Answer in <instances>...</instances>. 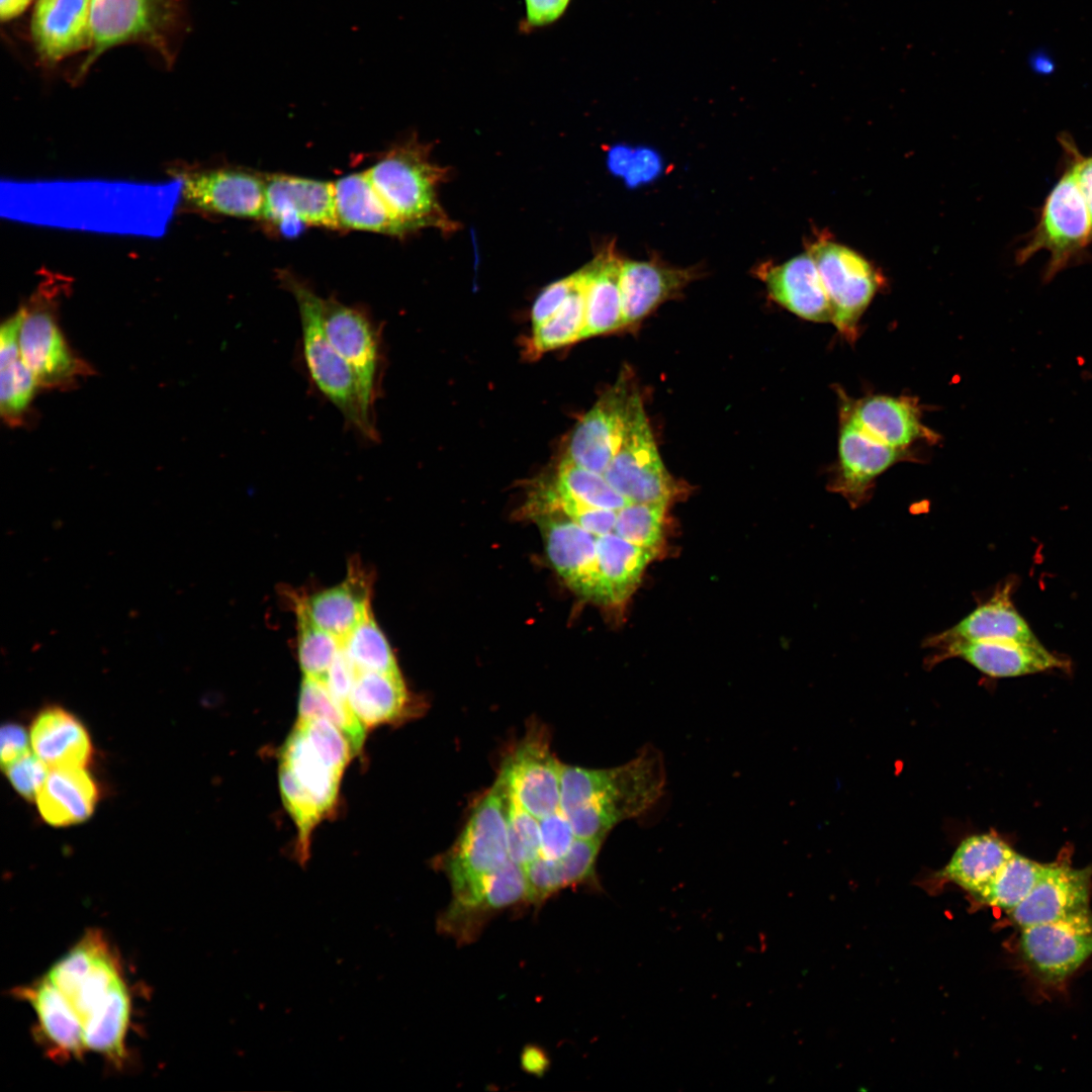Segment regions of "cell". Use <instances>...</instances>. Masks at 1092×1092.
Returning a JSON list of instances; mask_svg holds the SVG:
<instances>
[{"mask_svg": "<svg viewBox=\"0 0 1092 1092\" xmlns=\"http://www.w3.org/2000/svg\"><path fill=\"white\" fill-rule=\"evenodd\" d=\"M665 783L662 753L650 744L631 760L611 768L563 764L560 810L566 814L588 804L603 827L612 830L652 808L662 797Z\"/></svg>", "mask_w": 1092, "mask_h": 1092, "instance_id": "1", "label": "cell"}, {"mask_svg": "<svg viewBox=\"0 0 1092 1092\" xmlns=\"http://www.w3.org/2000/svg\"><path fill=\"white\" fill-rule=\"evenodd\" d=\"M280 283L293 296L300 320L301 354L308 379L342 415L348 429L365 440L379 441L375 418L362 402L353 371L330 342L321 316V296L289 272L279 274Z\"/></svg>", "mask_w": 1092, "mask_h": 1092, "instance_id": "2", "label": "cell"}, {"mask_svg": "<svg viewBox=\"0 0 1092 1092\" xmlns=\"http://www.w3.org/2000/svg\"><path fill=\"white\" fill-rule=\"evenodd\" d=\"M430 146L416 138L396 145L365 170L374 188L408 231L433 226L450 233L457 224L438 200L448 170L431 161Z\"/></svg>", "mask_w": 1092, "mask_h": 1092, "instance_id": "3", "label": "cell"}, {"mask_svg": "<svg viewBox=\"0 0 1092 1092\" xmlns=\"http://www.w3.org/2000/svg\"><path fill=\"white\" fill-rule=\"evenodd\" d=\"M508 790L497 778L475 803L453 845L435 858L452 889V899L474 894L483 881L509 860L507 834Z\"/></svg>", "mask_w": 1092, "mask_h": 1092, "instance_id": "4", "label": "cell"}, {"mask_svg": "<svg viewBox=\"0 0 1092 1092\" xmlns=\"http://www.w3.org/2000/svg\"><path fill=\"white\" fill-rule=\"evenodd\" d=\"M1061 177L1048 194L1035 226L1017 251L1016 261L1022 264L1043 250L1050 259L1041 274L1048 284L1065 269L1083 263L1092 243V223L1083 194L1072 167L1064 159Z\"/></svg>", "mask_w": 1092, "mask_h": 1092, "instance_id": "5", "label": "cell"}, {"mask_svg": "<svg viewBox=\"0 0 1092 1092\" xmlns=\"http://www.w3.org/2000/svg\"><path fill=\"white\" fill-rule=\"evenodd\" d=\"M58 288L47 282V287L41 284L18 309L21 359L38 387L47 389L72 388L80 378L93 372L65 338L58 322Z\"/></svg>", "mask_w": 1092, "mask_h": 1092, "instance_id": "6", "label": "cell"}, {"mask_svg": "<svg viewBox=\"0 0 1092 1092\" xmlns=\"http://www.w3.org/2000/svg\"><path fill=\"white\" fill-rule=\"evenodd\" d=\"M320 306L325 332L353 371L363 405L374 417L386 366L380 324L364 307L334 297L321 296Z\"/></svg>", "mask_w": 1092, "mask_h": 1092, "instance_id": "7", "label": "cell"}, {"mask_svg": "<svg viewBox=\"0 0 1092 1092\" xmlns=\"http://www.w3.org/2000/svg\"><path fill=\"white\" fill-rule=\"evenodd\" d=\"M826 290L832 323L847 339L854 340L857 323L881 283L873 265L857 252L821 238L808 247Z\"/></svg>", "mask_w": 1092, "mask_h": 1092, "instance_id": "8", "label": "cell"}, {"mask_svg": "<svg viewBox=\"0 0 1092 1092\" xmlns=\"http://www.w3.org/2000/svg\"><path fill=\"white\" fill-rule=\"evenodd\" d=\"M1021 957L1035 979L1060 987L1092 954V912L1020 928Z\"/></svg>", "mask_w": 1092, "mask_h": 1092, "instance_id": "9", "label": "cell"}, {"mask_svg": "<svg viewBox=\"0 0 1092 1092\" xmlns=\"http://www.w3.org/2000/svg\"><path fill=\"white\" fill-rule=\"evenodd\" d=\"M604 476L630 503L666 505L673 494L672 479L660 458L641 398Z\"/></svg>", "mask_w": 1092, "mask_h": 1092, "instance_id": "10", "label": "cell"}, {"mask_svg": "<svg viewBox=\"0 0 1092 1092\" xmlns=\"http://www.w3.org/2000/svg\"><path fill=\"white\" fill-rule=\"evenodd\" d=\"M562 765L551 751L547 729L533 725L504 759L498 778L518 803L542 819L560 809Z\"/></svg>", "mask_w": 1092, "mask_h": 1092, "instance_id": "11", "label": "cell"}, {"mask_svg": "<svg viewBox=\"0 0 1092 1092\" xmlns=\"http://www.w3.org/2000/svg\"><path fill=\"white\" fill-rule=\"evenodd\" d=\"M631 378L622 373L576 426L566 457L603 474L619 451L638 400Z\"/></svg>", "mask_w": 1092, "mask_h": 1092, "instance_id": "12", "label": "cell"}, {"mask_svg": "<svg viewBox=\"0 0 1092 1092\" xmlns=\"http://www.w3.org/2000/svg\"><path fill=\"white\" fill-rule=\"evenodd\" d=\"M519 905H530L529 886L524 867L510 859L488 876L475 894L452 899L437 917V931L458 944H469L495 915Z\"/></svg>", "mask_w": 1092, "mask_h": 1092, "instance_id": "13", "label": "cell"}, {"mask_svg": "<svg viewBox=\"0 0 1092 1092\" xmlns=\"http://www.w3.org/2000/svg\"><path fill=\"white\" fill-rule=\"evenodd\" d=\"M906 455L905 450L874 439L842 413L838 463L828 487L852 509L859 508L871 497L877 477Z\"/></svg>", "mask_w": 1092, "mask_h": 1092, "instance_id": "14", "label": "cell"}, {"mask_svg": "<svg viewBox=\"0 0 1092 1092\" xmlns=\"http://www.w3.org/2000/svg\"><path fill=\"white\" fill-rule=\"evenodd\" d=\"M180 195L192 207L241 218H262L265 177L237 169L186 172L179 178Z\"/></svg>", "mask_w": 1092, "mask_h": 1092, "instance_id": "15", "label": "cell"}, {"mask_svg": "<svg viewBox=\"0 0 1092 1092\" xmlns=\"http://www.w3.org/2000/svg\"><path fill=\"white\" fill-rule=\"evenodd\" d=\"M1092 869L1067 858L1048 863L1030 893L1009 911L1019 928L1059 920L1089 908Z\"/></svg>", "mask_w": 1092, "mask_h": 1092, "instance_id": "16", "label": "cell"}, {"mask_svg": "<svg viewBox=\"0 0 1092 1092\" xmlns=\"http://www.w3.org/2000/svg\"><path fill=\"white\" fill-rule=\"evenodd\" d=\"M262 218L277 224L299 221L339 229L334 182L285 174L266 176Z\"/></svg>", "mask_w": 1092, "mask_h": 1092, "instance_id": "17", "label": "cell"}, {"mask_svg": "<svg viewBox=\"0 0 1092 1092\" xmlns=\"http://www.w3.org/2000/svg\"><path fill=\"white\" fill-rule=\"evenodd\" d=\"M178 0H91L90 32L99 53L111 46L152 38L170 24Z\"/></svg>", "mask_w": 1092, "mask_h": 1092, "instance_id": "18", "label": "cell"}, {"mask_svg": "<svg viewBox=\"0 0 1092 1092\" xmlns=\"http://www.w3.org/2000/svg\"><path fill=\"white\" fill-rule=\"evenodd\" d=\"M1011 593L1012 584L1006 582L956 625L925 638L922 646L934 652L965 641L1038 643L1027 622L1015 609Z\"/></svg>", "mask_w": 1092, "mask_h": 1092, "instance_id": "19", "label": "cell"}, {"mask_svg": "<svg viewBox=\"0 0 1092 1092\" xmlns=\"http://www.w3.org/2000/svg\"><path fill=\"white\" fill-rule=\"evenodd\" d=\"M956 657L992 677H1013L1062 668L1066 663L1040 642L965 641L932 652L929 665Z\"/></svg>", "mask_w": 1092, "mask_h": 1092, "instance_id": "20", "label": "cell"}, {"mask_svg": "<svg viewBox=\"0 0 1092 1092\" xmlns=\"http://www.w3.org/2000/svg\"><path fill=\"white\" fill-rule=\"evenodd\" d=\"M756 275L765 284L770 297L791 312L815 323H832L826 290L808 252L782 264H761Z\"/></svg>", "mask_w": 1092, "mask_h": 1092, "instance_id": "21", "label": "cell"}, {"mask_svg": "<svg viewBox=\"0 0 1092 1092\" xmlns=\"http://www.w3.org/2000/svg\"><path fill=\"white\" fill-rule=\"evenodd\" d=\"M698 275L694 267H673L658 259H623L620 274L623 327L641 322L661 303L678 295Z\"/></svg>", "mask_w": 1092, "mask_h": 1092, "instance_id": "22", "label": "cell"}, {"mask_svg": "<svg viewBox=\"0 0 1092 1092\" xmlns=\"http://www.w3.org/2000/svg\"><path fill=\"white\" fill-rule=\"evenodd\" d=\"M603 838H575L569 850L559 858L538 856L525 869L529 902L536 908L559 891L576 886L601 890L596 866Z\"/></svg>", "mask_w": 1092, "mask_h": 1092, "instance_id": "23", "label": "cell"}, {"mask_svg": "<svg viewBox=\"0 0 1092 1092\" xmlns=\"http://www.w3.org/2000/svg\"><path fill=\"white\" fill-rule=\"evenodd\" d=\"M842 413L874 439L905 450L918 439L933 435L921 423L914 398L875 395L846 404Z\"/></svg>", "mask_w": 1092, "mask_h": 1092, "instance_id": "24", "label": "cell"}, {"mask_svg": "<svg viewBox=\"0 0 1092 1092\" xmlns=\"http://www.w3.org/2000/svg\"><path fill=\"white\" fill-rule=\"evenodd\" d=\"M371 580L358 565H351L347 578L332 588L318 592L296 603L310 620L341 642L369 614Z\"/></svg>", "mask_w": 1092, "mask_h": 1092, "instance_id": "25", "label": "cell"}, {"mask_svg": "<svg viewBox=\"0 0 1092 1092\" xmlns=\"http://www.w3.org/2000/svg\"><path fill=\"white\" fill-rule=\"evenodd\" d=\"M543 528L546 550L557 572L574 590L597 600V537L570 519L547 520Z\"/></svg>", "mask_w": 1092, "mask_h": 1092, "instance_id": "26", "label": "cell"}, {"mask_svg": "<svg viewBox=\"0 0 1092 1092\" xmlns=\"http://www.w3.org/2000/svg\"><path fill=\"white\" fill-rule=\"evenodd\" d=\"M30 743L34 753L51 768L83 767L93 754L85 726L59 706L47 707L34 717Z\"/></svg>", "mask_w": 1092, "mask_h": 1092, "instance_id": "27", "label": "cell"}, {"mask_svg": "<svg viewBox=\"0 0 1092 1092\" xmlns=\"http://www.w3.org/2000/svg\"><path fill=\"white\" fill-rule=\"evenodd\" d=\"M623 258L611 244L582 268L585 325L580 340L623 328L620 274Z\"/></svg>", "mask_w": 1092, "mask_h": 1092, "instance_id": "28", "label": "cell"}, {"mask_svg": "<svg viewBox=\"0 0 1092 1092\" xmlns=\"http://www.w3.org/2000/svg\"><path fill=\"white\" fill-rule=\"evenodd\" d=\"M91 0H39L32 18V34L40 53L58 60L91 41Z\"/></svg>", "mask_w": 1092, "mask_h": 1092, "instance_id": "29", "label": "cell"}, {"mask_svg": "<svg viewBox=\"0 0 1092 1092\" xmlns=\"http://www.w3.org/2000/svg\"><path fill=\"white\" fill-rule=\"evenodd\" d=\"M98 798L97 784L83 767L66 766L49 771L35 801L47 823L68 826L90 817Z\"/></svg>", "mask_w": 1092, "mask_h": 1092, "instance_id": "30", "label": "cell"}, {"mask_svg": "<svg viewBox=\"0 0 1092 1092\" xmlns=\"http://www.w3.org/2000/svg\"><path fill=\"white\" fill-rule=\"evenodd\" d=\"M339 228L400 236L405 224L391 211L365 171L334 181Z\"/></svg>", "mask_w": 1092, "mask_h": 1092, "instance_id": "31", "label": "cell"}, {"mask_svg": "<svg viewBox=\"0 0 1092 1092\" xmlns=\"http://www.w3.org/2000/svg\"><path fill=\"white\" fill-rule=\"evenodd\" d=\"M654 554V551L633 544L615 533L597 537V601L604 604L625 601L639 583Z\"/></svg>", "mask_w": 1092, "mask_h": 1092, "instance_id": "32", "label": "cell"}, {"mask_svg": "<svg viewBox=\"0 0 1092 1092\" xmlns=\"http://www.w3.org/2000/svg\"><path fill=\"white\" fill-rule=\"evenodd\" d=\"M349 705L366 728L396 723L412 714L399 671H357Z\"/></svg>", "mask_w": 1092, "mask_h": 1092, "instance_id": "33", "label": "cell"}, {"mask_svg": "<svg viewBox=\"0 0 1092 1092\" xmlns=\"http://www.w3.org/2000/svg\"><path fill=\"white\" fill-rule=\"evenodd\" d=\"M1014 853L994 834L972 835L961 842L939 877L979 896Z\"/></svg>", "mask_w": 1092, "mask_h": 1092, "instance_id": "34", "label": "cell"}, {"mask_svg": "<svg viewBox=\"0 0 1092 1092\" xmlns=\"http://www.w3.org/2000/svg\"><path fill=\"white\" fill-rule=\"evenodd\" d=\"M17 994L35 1010L40 1029L58 1053L79 1057L85 1049L83 1023L70 1001L46 976Z\"/></svg>", "mask_w": 1092, "mask_h": 1092, "instance_id": "35", "label": "cell"}, {"mask_svg": "<svg viewBox=\"0 0 1092 1092\" xmlns=\"http://www.w3.org/2000/svg\"><path fill=\"white\" fill-rule=\"evenodd\" d=\"M279 765L313 797L326 815L331 813L338 801L343 774L321 756L296 724L282 746Z\"/></svg>", "mask_w": 1092, "mask_h": 1092, "instance_id": "36", "label": "cell"}, {"mask_svg": "<svg viewBox=\"0 0 1092 1092\" xmlns=\"http://www.w3.org/2000/svg\"><path fill=\"white\" fill-rule=\"evenodd\" d=\"M128 1019V993L120 980L83 1021L85 1048L119 1061Z\"/></svg>", "mask_w": 1092, "mask_h": 1092, "instance_id": "37", "label": "cell"}, {"mask_svg": "<svg viewBox=\"0 0 1092 1092\" xmlns=\"http://www.w3.org/2000/svg\"><path fill=\"white\" fill-rule=\"evenodd\" d=\"M298 718H320L334 724L346 736L354 754L363 747L366 727L350 705L336 699L323 680L303 677L299 692Z\"/></svg>", "mask_w": 1092, "mask_h": 1092, "instance_id": "38", "label": "cell"}, {"mask_svg": "<svg viewBox=\"0 0 1092 1092\" xmlns=\"http://www.w3.org/2000/svg\"><path fill=\"white\" fill-rule=\"evenodd\" d=\"M584 325V278L582 269H580L575 288L558 310L548 320L534 327L528 348L530 356H539L550 350L579 341Z\"/></svg>", "mask_w": 1092, "mask_h": 1092, "instance_id": "39", "label": "cell"}, {"mask_svg": "<svg viewBox=\"0 0 1092 1092\" xmlns=\"http://www.w3.org/2000/svg\"><path fill=\"white\" fill-rule=\"evenodd\" d=\"M1044 866L1015 852L978 897L1009 912L1030 893Z\"/></svg>", "mask_w": 1092, "mask_h": 1092, "instance_id": "40", "label": "cell"}, {"mask_svg": "<svg viewBox=\"0 0 1092 1092\" xmlns=\"http://www.w3.org/2000/svg\"><path fill=\"white\" fill-rule=\"evenodd\" d=\"M356 671H399L393 653L372 614L341 642Z\"/></svg>", "mask_w": 1092, "mask_h": 1092, "instance_id": "41", "label": "cell"}, {"mask_svg": "<svg viewBox=\"0 0 1092 1092\" xmlns=\"http://www.w3.org/2000/svg\"><path fill=\"white\" fill-rule=\"evenodd\" d=\"M556 487L596 508L617 512L630 504L603 474L580 467L567 457L559 464Z\"/></svg>", "mask_w": 1092, "mask_h": 1092, "instance_id": "42", "label": "cell"}, {"mask_svg": "<svg viewBox=\"0 0 1092 1092\" xmlns=\"http://www.w3.org/2000/svg\"><path fill=\"white\" fill-rule=\"evenodd\" d=\"M99 931H88L83 938L49 971L48 978L72 1003L79 987L97 960L107 951Z\"/></svg>", "mask_w": 1092, "mask_h": 1092, "instance_id": "43", "label": "cell"}, {"mask_svg": "<svg viewBox=\"0 0 1092 1092\" xmlns=\"http://www.w3.org/2000/svg\"><path fill=\"white\" fill-rule=\"evenodd\" d=\"M298 619V659L304 676L325 680L328 670L342 644L339 639L320 628L296 603Z\"/></svg>", "mask_w": 1092, "mask_h": 1092, "instance_id": "44", "label": "cell"}, {"mask_svg": "<svg viewBox=\"0 0 1092 1092\" xmlns=\"http://www.w3.org/2000/svg\"><path fill=\"white\" fill-rule=\"evenodd\" d=\"M36 388L35 377L21 357L0 366V413L7 425L24 423Z\"/></svg>", "mask_w": 1092, "mask_h": 1092, "instance_id": "45", "label": "cell"}, {"mask_svg": "<svg viewBox=\"0 0 1092 1092\" xmlns=\"http://www.w3.org/2000/svg\"><path fill=\"white\" fill-rule=\"evenodd\" d=\"M666 505L630 503L617 511L615 534L655 552L663 540Z\"/></svg>", "mask_w": 1092, "mask_h": 1092, "instance_id": "46", "label": "cell"}, {"mask_svg": "<svg viewBox=\"0 0 1092 1092\" xmlns=\"http://www.w3.org/2000/svg\"><path fill=\"white\" fill-rule=\"evenodd\" d=\"M507 834L510 859L526 867L540 856V822L508 792Z\"/></svg>", "mask_w": 1092, "mask_h": 1092, "instance_id": "47", "label": "cell"}, {"mask_svg": "<svg viewBox=\"0 0 1092 1092\" xmlns=\"http://www.w3.org/2000/svg\"><path fill=\"white\" fill-rule=\"evenodd\" d=\"M295 724L321 756L343 774L349 760L355 755L343 732L334 724L320 718H298Z\"/></svg>", "mask_w": 1092, "mask_h": 1092, "instance_id": "48", "label": "cell"}, {"mask_svg": "<svg viewBox=\"0 0 1092 1092\" xmlns=\"http://www.w3.org/2000/svg\"><path fill=\"white\" fill-rule=\"evenodd\" d=\"M120 980L112 956L107 950L94 964L71 1003L82 1023Z\"/></svg>", "mask_w": 1092, "mask_h": 1092, "instance_id": "49", "label": "cell"}, {"mask_svg": "<svg viewBox=\"0 0 1092 1092\" xmlns=\"http://www.w3.org/2000/svg\"><path fill=\"white\" fill-rule=\"evenodd\" d=\"M548 494L570 520L594 536H604L615 530L616 511L588 506L557 487Z\"/></svg>", "mask_w": 1092, "mask_h": 1092, "instance_id": "50", "label": "cell"}, {"mask_svg": "<svg viewBox=\"0 0 1092 1092\" xmlns=\"http://www.w3.org/2000/svg\"><path fill=\"white\" fill-rule=\"evenodd\" d=\"M539 822L540 856L553 859L564 855L576 838L567 816L559 809Z\"/></svg>", "mask_w": 1092, "mask_h": 1092, "instance_id": "51", "label": "cell"}, {"mask_svg": "<svg viewBox=\"0 0 1092 1092\" xmlns=\"http://www.w3.org/2000/svg\"><path fill=\"white\" fill-rule=\"evenodd\" d=\"M48 765L30 752L4 767L15 791L26 800H35L48 775Z\"/></svg>", "mask_w": 1092, "mask_h": 1092, "instance_id": "52", "label": "cell"}, {"mask_svg": "<svg viewBox=\"0 0 1092 1092\" xmlns=\"http://www.w3.org/2000/svg\"><path fill=\"white\" fill-rule=\"evenodd\" d=\"M578 271L568 277L549 284L537 297L532 308L534 327L552 316L575 288Z\"/></svg>", "mask_w": 1092, "mask_h": 1092, "instance_id": "53", "label": "cell"}, {"mask_svg": "<svg viewBox=\"0 0 1092 1092\" xmlns=\"http://www.w3.org/2000/svg\"><path fill=\"white\" fill-rule=\"evenodd\" d=\"M1059 141L1063 149L1064 159L1071 165L1077 184L1083 194L1092 223V155L1083 156L1069 133H1062Z\"/></svg>", "mask_w": 1092, "mask_h": 1092, "instance_id": "54", "label": "cell"}, {"mask_svg": "<svg viewBox=\"0 0 1092 1092\" xmlns=\"http://www.w3.org/2000/svg\"><path fill=\"white\" fill-rule=\"evenodd\" d=\"M571 0H524L526 14L520 30L530 32L555 23L566 12Z\"/></svg>", "mask_w": 1092, "mask_h": 1092, "instance_id": "55", "label": "cell"}, {"mask_svg": "<svg viewBox=\"0 0 1092 1092\" xmlns=\"http://www.w3.org/2000/svg\"><path fill=\"white\" fill-rule=\"evenodd\" d=\"M356 673L355 667L341 647V650L328 670L324 682L336 699L349 705V697Z\"/></svg>", "mask_w": 1092, "mask_h": 1092, "instance_id": "56", "label": "cell"}, {"mask_svg": "<svg viewBox=\"0 0 1092 1092\" xmlns=\"http://www.w3.org/2000/svg\"><path fill=\"white\" fill-rule=\"evenodd\" d=\"M0 742L3 768L29 753L26 731L17 723H7L2 726Z\"/></svg>", "mask_w": 1092, "mask_h": 1092, "instance_id": "57", "label": "cell"}, {"mask_svg": "<svg viewBox=\"0 0 1092 1092\" xmlns=\"http://www.w3.org/2000/svg\"><path fill=\"white\" fill-rule=\"evenodd\" d=\"M523 1067L534 1074H541L547 1067V1059L544 1054L534 1048H527L522 1057Z\"/></svg>", "mask_w": 1092, "mask_h": 1092, "instance_id": "58", "label": "cell"}, {"mask_svg": "<svg viewBox=\"0 0 1092 1092\" xmlns=\"http://www.w3.org/2000/svg\"><path fill=\"white\" fill-rule=\"evenodd\" d=\"M1028 64L1032 71L1039 75L1052 74L1056 67V63L1052 56L1042 50L1035 51L1030 55Z\"/></svg>", "mask_w": 1092, "mask_h": 1092, "instance_id": "59", "label": "cell"}, {"mask_svg": "<svg viewBox=\"0 0 1092 1092\" xmlns=\"http://www.w3.org/2000/svg\"><path fill=\"white\" fill-rule=\"evenodd\" d=\"M30 0H0V14L2 19H10L25 9Z\"/></svg>", "mask_w": 1092, "mask_h": 1092, "instance_id": "60", "label": "cell"}]
</instances>
